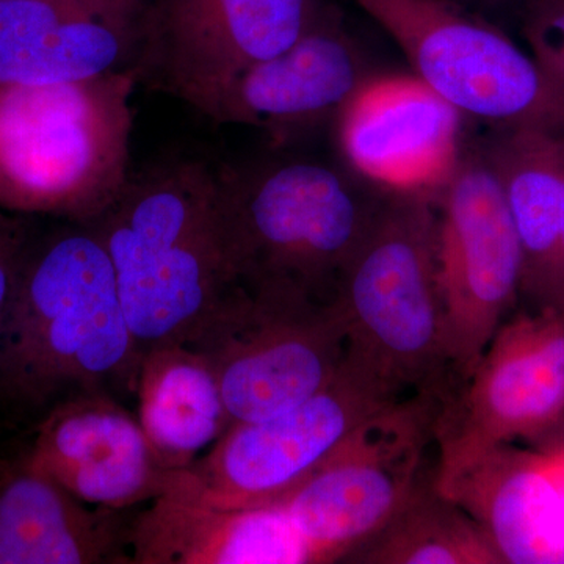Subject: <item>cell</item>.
<instances>
[{
	"label": "cell",
	"instance_id": "obj_23",
	"mask_svg": "<svg viewBox=\"0 0 564 564\" xmlns=\"http://www.w3.org/2000/svg\"><path fill=\"white\" fill-rule=\"evenodd\" d=\"M518 20L534 61L564 88V0H525Z\"/></svg>",
	"mask_w": 564,
	"mask_h": 564
},
{
	"label": "cell",
	"instance_id": "obj_24",
	"mask_svg": "<svg viewBox=\"0 0 564 564\" xmlns=\"http://www.w3.org/2000/svg\"><path fill=\"white\" fill-rule=\"evenodd\" d=\"M79 2L99 20L128 36L131 40L132 50L133 29L139 20L143 0H79Z\"/></svg>",
	"mask_w": 564,
	"mask_h": 564
},
{
	"label": "cell",
	"instance_id": "obj_18",
	"mask_svg": "<svg viewBox=\"0 0 564 564\" xmlns=\"http://www.w3.org/2000/svg\"><path fill=\"white\" fill-rule=\"evenodd\" d=\"M133 564H315L280 505L218 508L177 496L133 518Z\"/></svg>",
	"mask_w": 564,
	"mask_h": 564
},
{
	"label": "cell",
	"instance_id": "obj_7",
	"mask_svg": "<svg viewBox=\"0 0 564 564\" xmlns=\"http://www.w3.org/2000/svg\"><path fill=\"white\" fill-rule=\"evenodd\" d=\"M403 397L347 352L332 383L303 403L262 421L232 423L209 454L180 470L169 496L218 508L278 503L367 419Z\"/></svg>",
	"mask_w": 564,
	"mask_h": 564
},
{
	"label": "cell",
	"instance_id": "obj_19",
	"mask_svg": "<svg viewBox=\"0 0 564 564\" xmlns=\"http://www.w3.org/2000/svg\"><path fill=\"white\" fill-rule=\"evenodd\" d=\"M480 141L502 182L521 248V296L533 310L564 304V139L489 129Z\"/></svg>",
	"mask_w": 564,
	"mask_h": 564
},
{
	"label": "cell",
	"instance_id": "obj_15",
	"mask_svg": "<svg viewBox=\"0 0 564 564\" xmlns=\"http://www.w3.org/2000/svg\"><path fill=\"white\" fill-rule=\"evenodd\" d=\"M455 107L414 76L375 79L333 122L340 161L389 191L436 193L464 141Z\"/></svg>",
	"mask_w": 564,
	"mask_h": 564
},
{
	"label": "cell",
	"instance_id": "obj_16",
	"mask_svg": "<svg viewBox=\"0 0 564 564\" xmlns=\"http://www.w3.org/2000/svg\"><path fill=\"white\" fill-rule=\"evenodd\" d=\"M434 486L477 522L502 564H564V502L543 455L497 444L440 459Z\"/></svg>",
	"mask_w": 564,
	"mask_h": 564
},
{
	"label": "cell",
	"instance_id": "obj_6",
	"mask_svg": "<svg viewBox=\"0 0 564 564\" xmlns=\"http://www.w3.org/2000/svg\"><path fill=\"white\" fill-rule=\"evenodd\" d=\"M414 76L467 120L564 139V88L496 24L455 0H355Z\"/></svg>",
	"mask_w": 564,
	"mask_h": 564
},
{
	"label": "cell",
	"instance_id": "obj_20",
	"mask_svg": "<svg viewBox=\"0 0 564 564\" xmlns=\"http://www.w3.org/2000/svg\"><path fill=\"white\" fill-rule=\"evenodd\" d=\"M131 40L79 0H0V84L50 85L128 69Z\"/></svg>",
	"mask_w": 564,
	"mask_h": 564
},
{
	"label": "cell",
	"instance_id": "obj_8",
	"mask_svg": "<svg viewBox=\"0 0 564 564\" xmlns=\"http://www.w3.org/2000/svg\"><path fill=\"white\" fill-rule=\"evenodd\" d=\"M444 399L411 393L356 430L280 505L315 564L345 562L413 496Z\"/></svg>",
	"mask_w": 564,
	"mask_h": 564
},
{
	"label": "cell",
	"instance_id": "obj_25",
	"mask_svg": "<svg viewBox=\"0 0 564 564\" xmlns=\"http://www.w3.org/2000/svg\"><path fill=\"white\" fill-rule=\"evenodd\" d=\"M25 243L28 242L14 250L0 252V322L9 310L11 296H13Z\"/></svg>",
	"mask_w": 564,
	"mask_h": 564
},
{
	"label": "cell",
	"instance_id": "obj_17",
	"mask_svg": "<svg viewBox=\"0 0 564 564\" xmlns=\"http://www.w3.org/2000/svg\"><path fill=\"white\" fill-rule=\"evenodd\" d=\"M124 511L77 499L25 452L0 456V564L132 563Z\"/></svg>",
	"mask_w": 564,
	"mask_h": 564
},
{
	"label": "cell",
	"instance_id": "obj_26",
	"mask_svg": "<svg viewBox=\"0 0 564 564\" xmlns=\"http://www.w3.org/2000/svg\"><path fill=\"white\" fill-rule=\"evenodd\" d=\"M455 2L463 6L464 9L474 11V13L491 21L492 17H500V14H516L518 17L519 10L524 6L525 0H455Z\"/></svg>",
	"mask_w": 564,
	"mask_h": 564
},
{
	"label": "cell",
	"instance_id": "obj_14",
	"mask_svg": "<svg viewBox=\"0 0 564 564\" xmlns=\"http://www.w3.org/2000/svg\"><path fill=\"white\" fill-rule=\"evenodd\" d=\"M25 451L39 473L95 507L129 510L176 488L139 417L110 393H88L58 404L33 429Z\"/></svg>",
	"mask_w": 564,
	"mask_h": 564
},
{
	"label": "cell",
	"instance_id": "obj_27",
	"mask_svg": "<svg viewBox=\"0 0 564 564\" xmlns=\"http://www.w3.org/2000/svg\"><path fill=\"white\" fill-rule=\"evenodd\" d=\"M2 210V209H0ZM25 242L24 236L13 221L0 214V252L14 250Z\"/></svg>",
	"mask_w": 564,
	"mask_h": 564
},
{
	"label": "cell",
	"instance_id": "obj_11",
	"mask_svg": "<svg viewBox=\"0 0 564 564\" xmlns=\"http://www.w3.org/2000/svg\"><path fill=\"white\" fill-rule=\"evenodd\" d=\"M434 198L445 350L463 383L521 296V248L480 137L464 141Z\"/></svg>",
	"mask_w": 564,
	"mask_h": 564
},
{
	"label": "cell",
	"instance_id": "obj_5",
	"mask_svg": "<svg viewBox=\"0 0 564 564\" xmlns=\"http://www.w3.org/2000/svg\"><path fill=\"white\" fill-rule=\"evenodd\" d=\"M433 192L391 191L337 289L347 352L406 393L455 389L445 350Z\"/></svg>",
	"mask_w": 564,
	"mask_h": 564
},
{
	"label": "cell",
	"instance_id": "obj_2",
	"mask_svg": "<svg viewBox=\"0 0 564 564\" xmlns=\"http://www.w3.org/2000/svg\"><path fill=\"white\" fill-rule=\"evenodd\" d=\"M82 225L109 254L140 359L155 348L195 347L242 289L209 163L181 159L132 172L115 202Z\"/></svg>",
	"mask_w": 564,
	"mask_h": 564
},
{
	"label": "cell",
	"instance_id": "obj_3",
	"mask_svg": "<svg viewBox=\"0 0 564 564\" xmlns=\"http://www.w3.org/2000/svg\"><path fill=\"white\" fill-rule=\"evenodd\" d=\"M226 252L247 291L278 288L333 304L389 195L345 165L263 159L217 166Z\"/></svg>",
	"mask_w": 564,
	"mask_h": 564
},
{
	"label": "cell",
	"instance_id": "obj_22",
	"mask_svg": "<svg viewBox=\"0 0 564 564\" xmlns=\"http://www.w3.org/2000/svg\"><path fill=\"white\" fill-rule=\"evenodd\" d=\"M345 562L502 564L477 522L423 477L402 510Z\"/></svg>",
	"mask_w": 564,
	"mask_h": 564
},
{
	"label": "cell",
	"instance_id": "obj_9",
	"mask_svg": "<svg viewBox=\"0 0 564 564\" xmlns=\"http://www.w3.org/2000/svg\"><path fill=\"white\" fill-rule=\"evenodd\" d=\"M195 350L209 358L232 423L262 421L339 373L347 334L334 304L291 289H240Z\"/></svg>",
	"mask_w": 564,
	"mask_h": 564
},
{
	"label": "cell",
	"instance_id": "obj_1",
	"mask_svg": "<svg viewBox=\"0 0 564 564\" xmlns=\"http://www.w3.org/2000/svg\"><path fill=\"white\" fill-rule=\"evenodd\" d=\"M141 359L109 254L82 223L25 243L0 322V413L36 425L58 404L135 393Z\"/></svg>",
	"mask_w": 564,
	"mask_h": 564
},
{
	"label": "cell",
	"instance_id": "obj_12",
	"mask_svg": "<svg viewBox=\"0 0 564 564\" xmlns=\"http://www.w3.org/2000/svg\"><path fill=\"white\" fill-rule=\"evenodd\" d=\"M440 459L516 441L564 447V304L521 313L494 334L437 415Z\"/></svg>",
	"mask_w": 564,
	"mask_h": 564
},
{
	"label": "cell",
	"instance_id": "obj_21",
	"mask_svg": "<svg viewBox=\"0 0 564 564\" xmlns=\"http://www.w3.org/2000/svg\"><path fill=\"white\" fill-rule=\"evenodd\" d=\"M139 421L170 469H185L231 426L214 366L185 345L155 348L140 364Z\"/></svg>",
	"mask_w": 564,
	"mask_h": 564
},
{
	"label": "cell",
	"instance_id": "obj_4",
	"mask_svg": "<svg viewBox=\"0 0 564 564\" xmlns=\"http://www.w3.org/2000/svg\"><path fill=\"white\" fill-rule=\"evenodd\" d=\"M131 69L50 85L0 84V209L85 223L131 176Z\"/></svg>",
	"mask_w": 564,
	"mask_h": 564
},
{
	"label": "cell",
	"instance_id": "obj_13",
	"mask_svg": "<svg viewBox=\"0 0 564 564\" xmlns=\"http://www.w3.org/2000/svg\"><path fill=\"white\" fill-rule=\"evenodd\" d=\"M375 62L337 7L328 6L288 50L254 63L223 91L210 121L267 129L276 143L332 124L375 79Z\"/></svg>",
	"mask_w": 564,
	"mask_h": 564
},
{
	"label": "cell",
	"instance_id": "obj_28",
	"mask_svg": "<svg viewBox=\"0 0 564 564\" xmlns=\"http://www.w3.org/2000/svg\"><path fill=\"white\" fill-rule=\"evenodd\" d=\"M563 250H564V192H563Z\"/></svg>",
	"mask_w": 564,
	"mask_h": 564
},
{
	"label": "cell",
	"instance_id": "obj_10",
	"mask_svg": "<svg viewBox=\"0 0 564 564\" xmlns=\"http://www.w3.org/2000/svg\"><path fill=\"white\" fill-rule=\"evenodd\" d=\"M326 0H143L128 69L209 118L234 77L288 50Z\"/></svg>",
	"mask_w": 564,
	"mask_h": 564
}]
</instances>
